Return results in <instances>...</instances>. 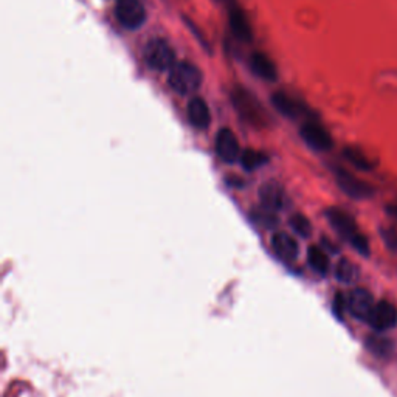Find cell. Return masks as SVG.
Returning a JSON list of instances; mask_svg holds the SVG:
<instances>
[{
	"instance_id": "cell-1",
	"label": "cell",
	"mask_w": 397,
	"mask_h": 397,
	"mask_svg": "<svg viewBox=\"0 0 397 397\" xmlns=\"http://www.w3.org/2000/svg\"><path fill=\"white\" fill-rule=\"evenodd\" d=\"M326 217H328L334 230L354 247L361 257H369V242L366 236L360 233L356 220L346 211L340 208H329L326 211Z\"/></svg>"
},
{
	"instance_id": "cell-2",
	"label": "cell",
	"mask_w": 397,
	"mask_h": 397,
	"mask_svg": "<svg viewBox=\"0 0 397 397\" xmlns=\"http://www.w3.org/2000/svg\"><path fill=\"white\" fill-rule=\"evenodd\" d=\"M167 81H170V86L174 92L187 96L199 91L202 84V73L191 63H177L170 70Z\"/></svg>"
},
{
	"instance_id": "cell-3",
	"label": "cell",
	"mask_w": 397,
	"mask_h": 397,
	"mask_svg": "<svg viewBox=\"0 0 397 397\" xmlns=\"http://www.w3.org/2000/svg\"><path fill=\"white\" fill-rule=\"evenodd\" d=\"M145 59L148 66L157 70V72H165L171 70L175 64V51L170 46V42L165 39H153L145 48Z\"/></svg>"
},
{
	"instance_id": "cell-4",
	"label": "cell",
	"mask_w": 397,
	"mask_h": 397,
	"mask_svg": "<svg viewBox=\"0 0 397 397\" xmlns=\"http://www.w3.org/2000/svg\"><path fill=\"white\" fill-rule=\"evenodd\" d=\"M115 16L125 29L137 30L146 21V10L140 0H118Z\"/></svg>"
},
{
	"instance_id": "cell-5",
	"label": "cell",
	"mask_w": 397,
	"mask_h": 397,
	"mask_svg": "<svg viewBox=\"0 0 397 397\" xmlns=\"http://www.w3.org/2000/svg\"><path fill=\"white\" fill-rule=\"evenodd\" d=\"M346 303H348V312L354 316V319L361 321H368L376 307L373 294L364 287H357L354 290H351V294L346 298Z\"/></svg>"
},
{
	"instance_id": "cell-6",
	"label": "cell",
	"mask_w": 397,
	"mask_h": 397,
	"mask_svg": "<svg viewBox=\"0 0 397 397\" xmlns=\"http://www.w3.org/2000/svg\"><path fill=\"white\" fill-rule=\"evenodd\" d=\"M368 324L377 332H385L393 329L397 324V307L386 301V299H381V301L376 303L374 311L369 316Z\"/></svg>"
},
{
	"instance_id": "cell-7",
	"label": "cell",
	"mask_w": 397,
	"mask_h": 397,
	"mask_svg": "<svg viewBox=\"0 0 397 397\" xmlns=\"http://www.w3.org/2000/svg\"><path fill=\"white\" fill-rule=\"evenodd\" d=\"M216 153L225 163H236L241 158L239 141L230 129H220L216 137Z\"/></svg>"
},
{
	"instance_id": "cell-8",
	"label": "cell",
	"mask_w": 397,
	"mask_h": 397,
	"mask_svg": "<svg viewBox=\"0 0 397 397\" xmlns=\"http://www.w3.org/2000/svg\"><path fill=\"white\" fill-rule=\"evenodd\" d=\"M259 199L264 208L279 211L287 207V194L277 182H267L259 188Z\"/></svg>"
},
{
	"instance_id": "cell-9",
	"label": "cell",
	"mask_w": 397,
	"mask_h": 397,
	"mask_svg": "<svg viewBox=\"0 0 397 397\" xmlns=\"http://www.w3.org/2000/svg\"><path fill=\"white\" fill-rule=\"evenodd\" d=\"M337 182H339V187L352 199H368L374 194V188L371 185L359 180L357 177H354V175L346 171L340 170L337 172Z\"/></svg>"
},
{
	"instance_id": "cell-10",
	"label": "cell",
	"mask_w": 397,
	"mask_h": 397,
	"mask_svg": "<svg viewBox=\"0 0 397 397\" xmlns=\"http://www.w3.org/2000/svg\"><path fill=\"white\" fill-rule=\"evenodd\" d=\"M270 244H272V250L275 252V254L281 261L284 262L297 261L299 254V247L298 242L290 234L278 232L272 236Z\"/></svg>"
},
{
	"instance_id": "cell-11",
	"label": "cell",
	"mask_w": 397,
	"mask_h": 397,
	"mask_svg": "<svg viewBox=\"0 0 397 397\" xmlns=\"http://www.w3.org/2000/svg\"><path fill=\"white\" fill-rule=\"evenodd\" d=\"M301 137L309 146L316 149V151H328L332 146V140L328 132L315 123H306L301 128Z\"/></svg>"
},
{
	"instance_id": "cell-12",
	"label": "cell",
	"mask_w": 397,
	"mask_h": 397,
	"mask_svg": "<svg viewBox=\"0 0 397 397\" xmlns=\"http://www.w3.org/2000/svg\"><path fill=\"white\" fill-rule=\"evenodd\" d=\"M233 104L247 121L254 123V125H259V123H262V110L245 92L234 91Z\"/></svg>"
},
{
	"instance_id": "cell-13",
	"label": "cell",
	"mask_w": 397,
	"mask_h": 397,
	"mask_svg": "<svg viewBox=\"0 0 397 397\" xmlns=\"http://www.w3.org/2000/svg\"><path fill=\"white\" fill-rule=\"evenodd\" d=\"M228 19H230V26L234 36L242 41V42H249L252 41V29L250 24L247 21L245 14L242 13V10L236 4H232L228 6Z\"/></svg>"
},
{
	"instance_id": "cell-14",
	"label": "cell",
	"mask_w": 397,
	"mask_h": 397,
	"mask_svg": "<svg viewBox=\"0 0 397 397\" xmlns=\"http://www.w3.org/2000/svg\"><path fill=\"white\" fill-rule=\"evenodd\" d=\"M188 118L190 123L197 129H207L211 121V113L208 104L200 96H194L188 103Z\"/></svg>"
},
{
	"instance_id": "cell-15",
	"label": "cell",
	"mask_w": 397,
	"mask_h": 397,
	"mask_svg": "<svg viewBox=\"0 0 397 397\" xmlns=\"http://www.w3.org/2000/svg\"><path fill=\"white\" fill-rule=\"evenodd\" d=\"M250 67L254 73L259 78L266 79V81H275L277 79V67L272 61L262 55V53H254L250 58Z\"/></svg>"
},
{
	"instance_id": "cell-16",
	"label": "cell",
	"mask_w": 397,
	"mask_h": 397,
	"mask_svg": "<svg viewBox=\"0 0 397 397\" xmlns=\"http://www.w3.org/2000/svg\"><path fill=\"white\" fill-rule=\"evenodd\" d=\"M272 103L278 109L279 113H282V115H286L289 118H297V117L301 115V112H303L301 105L295 103L289 95L282 93V92L273 93L272 95Z\"/></svg>"
},
{
	"instance_id": "cell-17",
	"label": "cell",
	"mask_w": 397,
	"mask_h": 397,
	"mask_svg": "<svg viewBox=\"0 0 397 397\" xmlns=\"http://www.w3.org/2000/svg\"><path fill=\"white\" fill-rule=\"evenodd\" d=\"M307 262L311 264V267L314 272L319 273V275L324 277L328 275L329 272V258L326 252L319 245L309 247L307 250Z\"/></svg>"
},
{
	"instance_id": "cell-18",
	"label": "cell",
	"mask_w": 397,
	"mask_h": 397,
	"mask_svg": "<svg viewBox=\"0 0 397 397\" xmlns=\"http://www.w3.org/2000/svg\"><path fill=\"white\" fill-rule=\"evenodd\" d=\"M365 345L369 349V352H371V354H374L378 359L390 357L391 351H393V343L388 339L378 337V335H369V337L366 339Z\"/></svg>"
},
{
	"instance_id": "cell-19",
	"label": "cell",
	"mask_w": 397,
	"mask_h": 397,
	"mask_svg": "<svg viewBox=\"0 0 397 397\" xmlns=\"http://www.w3.org/2000/svg\"><path fill=\"white\" fill-rule=\"evenodd\" d=\"M357 277H359L357 266L346 258L340 259L337 262V266H335V278H337L340 282L351 284V282H354L357 279Z\"/></svg>"
},
{
	"instance_id": "cell-20",
	"label": "cell",
	"mask_w": 397,
	"mask_h": 397,
	"mask_svg": "<svg viewBox=\"0 0 397 397\" xmlns=\"http://www.w3.org/2000/svg\"><path fill=\"white\" fill-rule=\"evenodd\" d=\"M239 160L244 166V170L253 171V170H257V167H259L262 163H266L267 158H266V155L258 153V151H253V149H247V151H244L241 154Z\"/></svg>"
},
{
	"instance_id": "cell-21",
	"label": "cell",
	"mask_w": 397,
	"mask_h": 397,
	"mask_svg": "<svg viewBox=\"0 0 397 397\" xmlns=\"http://www.w3.org/2000/svg\"><path fill=\"white\" fill-rule=\"evenodd\" d=\"M290 227H292V230L301 237H309L312 234V225L303 215H294L292 219H290Z\"/></svg>"
},
{
	"instance_id": "cell-22",
	"label": "cell",
	"mask_w": 397,
	"mask_h": 397,
	"mask_svg": "<svg viewBox=\"0 0 397 397\" xmlns=\"http://www.w3.org/2000/svg\"><path fill=\"white\" fill-rule=\"evenodd\" d=\"M275 211H270L267 208H264L262 211H253L252 213V219L254 220V222H258L259 225L262 227H267V228H272L273 225H277L278 224V219L275 217Z\"/></svg>"
},
{
	"instance_id": "cell-23",
	"label": "cell",
	"mask_w": 397,
	"mask_h": 397,
	"mask_svg": "<svg viewBox=\"0 0 397 397\" xmlns=\"http://www.w3.org/2000/svg\"><path fill=\"white\" fill-rule=\"evenodd\" d=\"M382 236H383V241H385L388 249L397 250V232H396V228H393V227H383Z\"/></svg>"
},
{
	"instance_id": "cell-24",
	"label": "cell",
	"mask_w": 397,
	"mask_h": 397,
	"mask_svg": "<svg viewBox=\"0 0 397 397\" xmlns=\"http://www.w3.org/2000/svg\"><path fill=\"white\" fill-rule=\"evenodd\" d=\"M345 311H348V303H346V298L343 297L341 294H337L334 298V314L339 316L341 320L343 315H345Z\"/></svg>"
},
{
	"instance_id": "cell-25",
	"label": "cell",
	"mask_w": 397,
	"mask_h": 397,
	"mask_svg": "<svg viewBox=\"0 0 397 397\" xmlns=\"http://www.w3.org/2000/svg\"><path fill=\"white\" fill-rule=\"evenodd\" d=\"M346 157H348V160L352 163V165H356L357 167H360V170H369V163L368 160H365L364 157H361L359 153H354V151H346Z\"/></svg>"
},
{
	"instance_id": "cell-26",
	"label": "cell",
	"mask_w": 397,
	"mask_h": 397,
	"mask_svg": "<svg viewBox=\"0 0 397 397\" xmlns=\"http://www.w3.org/2000/svg\"><path fill=\"white\" fill-rule=\"evenodd\" d=\"M388 213L393 215L394 217H397V202H394V204H391L390 207H388Z\"/></svg>"
}]
</instances>
